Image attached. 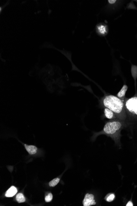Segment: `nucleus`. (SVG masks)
<instances>
[{
  "label": "nucleus",
  "mask_w": 137,
  "mask_h": 206,
  "mask_svg": "<svg viewBox=\"0 0 137 206\" xmlns=\"http://www.w3.org/2000/svg\"><path fill=\"white\" fill-rule=\"evenodd\" d=\"M126 206H134V204H133V203L131 201H129L128 203H127V204H126Z\"/></svg>",
  "instance_id": "16"
},
{
  "label": "nucleus",
  "mask_w": 137,
  "mask_h": 206,
  "mask_svg": "<svg viewBox=\"0 0 137 206\" xmlns=\"http://www.w3.org/2000/svg\"><path fill=\"white\" fill-rule=\"evenodd\" d=\"M122 123L118 120H113L107 122L104 127V131L107 135H114L121 129Z\"/></svg>",
  "instance_id": "2"
},
{
  "label": "nucleus",
  "mask_w": 137,
  "mask_h": 206,
  "mask_svg": "<svg viewBox=\"0 0 137 206\" xmlns=\"http://www.w3.org/2000/svg\"><path fill=\"white\" fill-rule=\"evenodd\" d=\"M24 146L27 152L30 155L35 154L36 153L38 150L37 148L34 145H28L25 144Z\"/></svg>",
  "instance_id": "5"
},
{
  "label": "nucleus",
  "mask_w": 137,
  "mask_h": 206,
  "mask_svg": "<svg viewBox=\"0 0 137 206\" xmlns=\"http://www.w3.org/2000/svg\"><path fill=\"white\" fill-rule=\"evenodd\" d=\"M83 204L84 206H90L96 204L94 195L91 194L87 193L85 195Z\"/></svg>",
  "instance_id": "4"
},
{
  "label": "nucleus",
  "mask_w": 137,
  "mask_h": 206,
  "mask_svg": "<svg viewBox=\"0 0 137 206\" xmlns=\"http://www.w3.org/2000/svg\"><path fill=\"white\" fill-rule=\"evenodd\" d=\"M103 103L105 107L109 109L116 114H120L123 111V102L121 99L115 96H107L104 99Z\"/></svg>",
  "instance_id": "1"
},
{
  "label": "nucleus",
  "mask_w": 137,
  "mask_h": 206,
  "mask_svg": "<svg viewBox=\"0 0 137 206\" xmlns=\"http://www.w3.org/2000/svg\"><path fill=\"white\" fill-rule=\"evenodd\" d=\"M17 192V190L16 189V188L14 186H12L6 191L5 196L8 197H12L16 195Z\"/></svg>",
  "instance_id": "6"
},
{
  "label": "nucleus",
  "mask_w": 137,
  "mask_h": 206,
  "mask_svg": "<svg viewBox=\"0 0 137 206\" xmlns=\"http://www.w3.org/2000/svg\"><path fill=\"white\" fill-rule=\"evenodd\" d=\"M16 200L19 203L24 202L26 200L25 198L24 197L23 194L21 193H19L17 195H16Z\"/></svg>",
  "instance_id": "10"
},
{
  "label": "nucleus",
  "mask_w": 137,
  "mask_h": 206,
  "mask_svg": "<svg viewBox=\"0 0 137 206\" xmlns=\"http://www.w3.org/2000/svg\"><path fill=\"white\" fill-rule=\"evenodd\" d=\"M60 181V179L58 178H54L49 183V185L51 187L55 186Z\"/></svg>",
  "instance_id": "13"
},
{
  "label": "nucleus",
  "mask_w": 137,
  "mask_h": 206,
  "mask_svg": "<svg viewBox=\"0 0 137 206\" xmlns=\"http://www.w3.org/2000/svg\"><path fill=\"white\" fill-rule=\"evenodd\" d=\"M104 114H105V116H106L107 119H113V118L114 117V112H113L112 111L110 110L108 108H106L104 109Z\"/></svg>",
  "instance_id": "8"
},
{
  "label": "nucleus",
  "mask_w": 137,
  "mask_h": 206,
  "mask_svg": "<svg viewBox=\"0 0 137 206\" xmlns=\"http://www.w3.org/2000/svg\"><path fill=\"white\" fill-rule=\"evenodd\" d=\"M97 31L99 34L104 35L107 33V27L105 25H99L97 27Z\"/></svg>",
  "instance_id": "7"
},
{
  "label": "nucleus",
  "mask_w": 137,
  "mask_h": 206,
  "mask_svg": "<svg viewBox=\"0 0 137 206\" xmlns=\"http://www.w3.org/2000/svg\"><path fill=\"white\" fill-rule=\"evenodd\" d=\"M131 73L135 80L137 77V66L132 65L131 66Z\"/></svg>",
  "instance_id": "12"
},
{
  "label": "nucleus",
  "mask_w": 137,
  "mask_h": 206,
  "mask_svg": "<svg viewBox=\"0 0 137 206\" xmlns=\"http://www.w3.org/2000/svg\"><path fill=\"white\" fill-rule=\"evenodd\" d=\"M53 199V195L51 193H49L45 197V200L46 202H49L52 201Z\"/></svg>",
  "instance_id": "14"
},
{
  "label": "nucleus",
  "mask_w": 137,
  "mask_h": 206,
  "mask_svg": "<svg viewBox=\"0 0 137 206\" xmlns=\"http://www.w3.org/2000/svg\"><path fill=\"white\" fill-rule=\"evenodd\" d=\"M115 198V195L113 193H109L106 195L105 199L108 202H112Z\"/></svg>",
  "instance_id": "11"
},
{
  "label": "nucleus",
  "mask_w": 137,
  "mask_h": 206,
  "mask_svg": "<svg viewBox=\"0 0 137 206\" xmlns=\"http://www.w3.org/2000/svg\"><path fill=\"white\" fill-rule=\"evenodd\" d=\"M126 108L133 114L137 115V97L128 99L126 102Z\"/></svg>",
  "instance_id": "3"
},
{
  "label": "nucleus",
  "mask_w": 137,
  "mask_h": 206,
  "mask_svg": "<svg viewBox=\"0 0 137 206\" xmlns=\"http://www.w3.org/2000/svg\"><path fill=\"white\" fill-rule=\"evenodd\" d=\"M108 1L109 4H113L116 2V1H115H115L114 0H108Z\"/></svg>",
  "instance_id": "15"
},
{
  "label": "nucleus",
  "mask_w": 137,
  "mask_h": 206,
  "mask_svg": "<svg viewBox=\"0 0 137 206\" xmlns=\"http://www.w3.org/2000/svg\"><path fill=\"white\" fill-rule=\"evenodd\" d=\"M128 89V86L126 85H124L122 87V89L118 93L117 96L119 98H123L125 97L126 93Z\"/></svg>",
  "instance_id": "9"
}]
</instances>
